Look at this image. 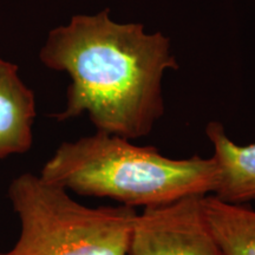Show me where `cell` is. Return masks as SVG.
<instances>
[{
	"mask_svg": "<svg viewBox=\"0 0 255 255\" xmlns=\"http://www.w3.org/2000/svg\"><path fill=\"white\" fill-rule=\"evenodd\" d=\"M202 206L223 255H255V210L213 194L202 197Z\"/></svg>",
	"mask_w": 255,
	"mask_h": 255,
	"instance_id": "52a82bcc",
	"label": "cell"
},
{
	"mask_svg": "<svg viewBox=\"0 0 255 255\" xmlns=\"http://www.w3.org/2000/svg\"><path fill=\"white\" fill-rule=\"evenodd\" d=\"M202 197L143 209L133 223L128 255H223L207 221Z\"/></svg>",
	"mask_w": 255,
	"mask_h": 255,
	"instance_id": "277c9868",
	"label": "cell"
},
{
	"mask_svg": "<svg viewBox=\"0 0 255 255\" xmlns=\"http://www.w3.org/2000/svg\"><path fill=\"white\" fill-rule=\"evenodd\" d=\"M36 115L34 94L18 66L0 58V159L30 150Z\"/></svg>",
	"mask_w": 255,
	"mask_h": 255,
	"instance_id": "5b68a950",
	"label": "cell"
},
{
	"mask_svg": "<svg viewBox=\"0 0 255 255\" xmlns=\"http://www.w3.org/2000/svg\"><path fill=\"white\" fill-rule=\"evenodd\" d=\"M206 135L214 146L216 167L213 195L234 205L255 200V143L239 145L220 122H209Z\"/></svg>",
	"mask_w": 255,
	"mask_h": 255,
	"instance_id": "8992f818",
	"label": "cell"
},
{
	"mask_svg": "<svg viewBox=\"0 0 255 255\" xmlns=\"http://www.w3.org/2000/svg\"><path fill=\"white\" fill-rule=\"evenodd\" d=\"M39 58L71 78L59 122L87 114L97 131L127 139L151 132L164 114V72L178 69L168 37L116 23L109 8L53 28Z\"/></svg>",
	"mask_w": 255,
	"mask_h": 255,
	"instance_id": "6da1fadb",
	"label": "cell"
},
{
	"mask_svg": "<svg viewBox=\"0 0 255 255\" xmlns=\"http://www.w3.org/2000/svg\"><path fill=\"white\" fill-rule=\"evenodd\" d=\"M0 255H5V253H0Z\"/></svg>",
	"mask_w": 255,
	"mask_h": 255,
	"instance_id": "ba28073f",
	"label": "cell"
},
{
	"mask_svg": "<svg viewBox=\"0 0 255 255\" xmlns=\"http://www.w3.org/2000/svg\"><path fill=\"white\" fill-rule=\"evenodd\" d=\"M7 195L20 233L5 255L129 254L135 208L84 206L58 184L31 173L13 178Z\"/></svg>",
	"mask_w": 255,
	"mask_h": 255,
	"instance_id": "3957f363",
	"label": "cell"
},
{
	"mask_svg": "<svg viewBox=\"0 0 255 255\" xmlns=\"http://www.w3.org/2000/svg\"><path fill=\"white\" fill-rule=\"evenodd\" d=\"M39 175L78 195L145 209L213 194L216 167L213 157L170 158L154 146L97 131L62 143Z\"/></svg>",
	"mask_w": 255,
	"mask_h": 255,
	"instance_id": "7a4b0ae2",
	"label": "cell"
}]
</instances>
